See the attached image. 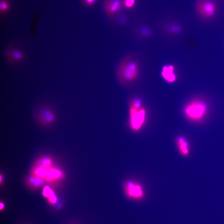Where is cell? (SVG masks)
Instances as JSON below:
<instances>
[{
	"mask_svg": "<svg viewBox=\"0 0 224 224\" xmlns=\"http://www.w3.org/2000/svg\"><path fill=\"white\" fill-rule=\"evenodd\" d=\"M224 11V0H196L194 11L196 17L204 23L214 21Z\"/></svg>",
	"mask_w": 224,
	"mask_h": 224,
	"instance_id": "cell-1",
	"label": "cell"
},
{
	"mask_svg": "<svg viewBox=\"0 0 224 224\" xmlns=\"http://www.w3.org/2000/svg\"><path fill=\"white\" fill-rule=\"evenodd\" d=\"M207 106L203 102L199 100L193 101L185 107L184 112L190 119L197 120L201 119L207 111Z\"/></svg>",
	"mask_w": 224,
	"mask_h": 224,
	"instance_id": "cell-2",
	"label": "cell"
},
{
	"mask_svg": "<svg viewBox=\"0 0 224 224\" xmlns=\"http://www.w3.org/2000/svg\"><path fill=\"white\" fill-rule=\"evenodd\" d=\"M146 111L143 108L137 109L131 105L129 109L130 125L135 131L140 129L144 124Z\"/></svg>",
	"mask_w": 224,
	"mask_h": 224,
	"instance_id": "cell-3",
	"label": "cell"
},
{
	"mask_svg": "<svg viewBox=\"0 0 224 224\" xmlns=\"http://www.w3.org/2000/svg\"><path fill=\"white\" fill-rule=\"evenodd\" d=\"M55 115L53 110L49 107H44L39 110L37 121L42 126L47 127L52 124L55 119Z\"/></svg>",
	"mask_w": 224,
	"mask_h": 224,
	"instance_id": "cell-4",
	"label": "cell"
},
{
	"mask_svg": "<svg viewBox=\"0 0 224 224\" xmlns=\"http://www.w3.org/2000/svg\"><path fill=\"white\" fill-rule=\"evenodd\" d=\"M125 191L127 196L129 197L139 199L144 196V192L142 186L139 184L129 181L124 186Z\"/></svg>",
	"mask_w": 224,
	"mask_h": 224,
	"instance_id": "cell-5",
	"label": "cell"
},
{
	"mask_svg": "<svg viewBox=\"0 0 224 224\" xmlns=\"http://www.w3.org/2000/svg\"><path fill=\"white\" fill-rule=\"evenodd\" d=\"M122 75L124 79L132 81L137 77L138 73V67L136 62L131 61L125 65L122 70Z\"/></svg>",
	"mask_w": 224,
	"mask_h": 224,
	"instance_id": "cell-6",
	"label": "cell"
},
{
	"mask_svg": "<svg viewBox=\"0 0 224 224\" xmlns=\"http://www.w3.org/2000/svg\"><path fill=\"white\" fill-rule=\"evenodd\" d=\"M176 142L181 154L184 156L188 155L189 153V144L185 138L182 136L178 137Z\"/></svg>",
	"mask_w": 224,
	"mask_h": 224,
	"instance_id": "cell-7",
	"label": "cell"
},
{
	"mask_svg": "<svg viewBox=\"0 0 224 224\" xmlns=\"http://www.w3.org/2000/svg\"><path fill=\"white\" fill-rule=\"evenodd\" d=\"M173 68L172 66L165 67L163 68L162 74L164 78L168 82H171L175 80V77L173 72Z\"/></svg>",
	"mask_w": 224,
	"mask_h": 224,
	"instance_id": "cell-8",
	"label": "cell"
},
{
	"mask_svg": "<svg viewBox=\"0 0 224 224\" xmlns=\"http://www.w3.org/2000/svg\"><path fill=\"white\" fill-rule=\"evenodd\" d=\"M121 6V3L120 0H111L107 7V12L109 14L114 13L120 9Z\"/></svg>",
	"mask_w": 224,
	"mask_h": 224,
	"instance_id": "cell-9",
	"label": "cell"
},
{
	"mask_svg": "<svg viewBox=\"0 0 224 224\" xmlns=\"http://www.w3.org/2000/svg\"><path fill=\"white\" fill-rule=\"evenodd\" d=\"M11 54L13 59L16 61L20 60L23 57V54L21 52L16 49H13L11 51Z\"/></svg>",
	"mask_w": 224,
	"mask_h": 224,
	"instance_id": "cell-10",
	"label": "cell"
},
{
	"mask_svg": "<svg viewBox=\"0 0 224 224\" xmlns=\"http://www.w3.org/2000/svg\"><path fill=\"white\" fill-rule=\"evenodd\" d=\"M47 175L49 178L53 179L60 176L61 173L58 170H52L48 172Z\"/></svg>",
	"mask_w": 224,
	"mask_h": 224,
	"instance_id": "cell-11",
	"label": "cell"
},
{
	"mask_svg": "<svg viewBox=\"0 0 224 224\" xmlns=\"http://www.w3.org/2000/svg\"><path fill=\"white\" fill-rule=\"evenodd\" d=\"M0 5L1 11L2 12H5L8 10L9 8V4L6 1L1 0Z\"/></svg>",
	"mask_w": 224,
	"mask_h": 224,
	"instance_id": "cell-12",
	"label": "cell"
},
{
	"mask_svg": "<svg viewBox=\"0 0 224 224\" xmlns=\"http://www.w3.org/2000/svg\"><path fill=\"white\" fill-rule=\"evenodd\" d=\"M53 193V192L49 187L45 186L44 188L43 194L45 197H49Z\"/></svg>",
	"mask_w": 224,
	"mask_h": 224,
	"instance_id": "cell-13",
	"label": "cell"
},
{
	"mask_svg": "<svg viewBox=\"0 0 224 224\" xmlns=\"http://www.w3.org/2000/svg\"><path fill=\"white\" fill-rule=\"evenodd\" d=\"M135 0H125L124 5L127 8L132 7L134 4Z\"/></svg>",
	"mask_w": 224,
	"mask_h": 224,
	"instance_id": "cell-14",
	"label": "cell"
},
{
	"mask_svg": "<svg viewBox=\"0 0 224 224\" xmlns=\"http://www.w3.org/2000/svg\"><path fill=\"white\" fill-rule=\"evenodd\" d=\"M36 173L39 175L41 176H44L47 174L48 171L45 170L42 168H40L38 169L36 171Z\"/></svg>",
	"mask_w": 224,
	"mask_h": 224,
	"instance_id": "cell-15",
	"label": "cell"
},
{
	"mask_svg": "<svg viewBox=\"0 0 224 224\" xmlns=\"http://www.w3.org/2000/svg\"><path fill=\"white\" fill-rule=\"evenodd\" d=\"M31 181L35 185H38L43 183V181L40 179H31Z\"/></svg>",
	"mask_w": 224,
	"mask_h": 224,
	"instance_id": "cell-16",
	"label": "cell"
},
{
	"mask_svg": "<svg viewBox=\"0 0 224 224\" xmlns=\"http://www.w3.org/2000/svg\"><path fill=\"white\" fill-rule=\"evenodd\" d=\"M49 198L50 202L52 203H55L57 200L56 198L54 196V194L49 196Z\"/></svg>",
	"mask_w": 224,
	"mask_h": 224,
	"instance_id": "cell-17",
	"label": "cell"
},
{
	"mask_svg": "<svg viewBox=\"0 0 224 224\" xmlns=\"http://www.w3.org/2000/svg\"><path fill=\"white\" fill-rule=\"evenodd\" d=\"M43 164L44 166H48L49 165L50 161L49 159H46L44 160Z\"/></svg>",
	"mask_w": 224,
	"mask_h": 224,
	"instance_id": "cell-18",
	"label": "cell"
},
{
	"mask_svg": "<svg viewBox=\"0 0 224 224\" xmlns=\"http://www.w3.org/2000/svg\"><path fill=\"white\" fill-rule=\"evenodd\" d=\"M85 2L88 5H91L95 2H96L97 0H85Z\"/></svg>",
	"mask_w": 224,
	"mask_h": 224,
	"instance_id": "cell-19",
	"label": "cell"
},
{
	"mask_svg": "<svg viewBox=\"0 0 224 224\" xmlns=\"http://www.w3.org/2000/svg\"><path fill=\"white\" fill-rule=\"evenodd\" d=\"M0 209H2L4 207V205L2 203H1L0 204Z\"/></svg>",
	"mask_w": 224,
	"mask_h": 224,
	"instance_id": "cell-20",
	"label": "cell"
}]
</instances>
